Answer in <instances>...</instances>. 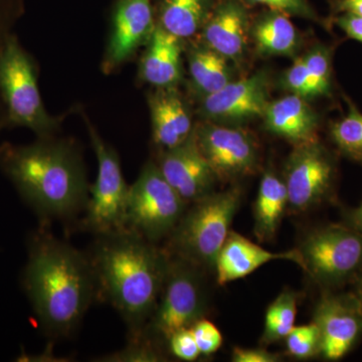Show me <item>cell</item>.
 <instances>
[{
	"instance_id": "obj_31",
	"label": "cell",
	"mask_w": 362,
	"mask_h": 362,
	"mask_svg": "<svg viewBox=\"0 0 362 362\" xmlns=\"http://www.w3.org/2000/svg\"><path fill=\"white\" fill-rule=\"evenodd\" d=\"M244 1L250 7L265 6L267 9L287 14L290 18L296 16L303 20L321 23V18H319L318 13L309 0H244Z\"/></svg>"
},
{
	"instance_id": "obj_5",
	"label": "cell",
	"mask_w": 362,
	"mask_h": 362,
	"mask_svg": "<svg viewBox=\"0 0 362 362\" xmlns=\"http://www.w3.org/2000/svg\"><path fill=\"white\" fill-rule=\"evenodd\" d=\"M240 201L242 190L232 187L195 202L173 232V246L178 257L195 266L214 267Z\"/></svg>"
},
{
	"instance_id": "obj_36",
	"label": "cell",
	"mask_w": 362,
	"mask_h": 362,
	"mask_svg": "<svg viewBox=\"0 0 362 362\" xmlns=\"http://www.w3.org/2000/svg\"><path fill=\"white\" fill-rule=\"evenodd\" d=\"M334 14L351 13L362 18V0H329Z\"/></svg>"
},
{
	"instance_id": "obj_33",
	"label": "cell",
	"mask_w": 362,
	"mask_h": 362,
	"mask_svg": "<svg viewBox=\"0 0 362 362\" xmlns=\"http://www.w3.org/2000/svg\"><path fill=\"white\" fill-rule=\"evenodd\" d=\"M171 354L183 361H194L202 356L192 327L176 331L168 339Z\"/></svg>"
},
{
	"instance_id": "obj_11",
	"label": "cell",
	"mask_w": 362,
	"mask_h": 362,
	"mask_svg": "<svg viewBox=\"0 0 362 362\" xmlns=\"http://www.w3.org/2000/svg\"><path fill=\"white\" fill-rule=\"evenodd\" d=\"M335 173L334 159L319 140L295 146L283 178L288 207L299 213L320 204L329 194Z\"/></svg>"
},
{
	"instance_id": "obj_10",
	"label": "cell",
	"mask_w": 362,
	"mask_h": 362,
	"mask_svg": "<svg viewBox=\"0 0 362 362\" xmlns=\"http://www.w3.org/2000/svg\"><path fill=\"white\" fill-rule=\"evenodd\" d=\"M194 135L218 180H235L256 170L258 146L252 135L240 126L202 121L194 126Z\"/></svg>"
},
{
	"instance_id": "obj_29",
	"label": "cell",
	"mask_w": 362,
	"mask_h": 362,
	"mask_svg": "<svg viewBox=\"0 0 362 362\" xmlns=\"http://www.w3.org/2000/svg\"><path fill=\"white\" fill-rule=\"evenodd\" d=\"M285 340L288 352L296 358H310L320 354V337L314 322L295 326Z\"/></svg>"
},
{
	"instance_id": "obj_16",
	"label": "cell",
	"mask_w": 362,
	"mask_h": 362,
	"mask_svg": "<svg viewBox=\"0 0 362 362\" xmlns=\"http://www.w3.org/2000/svg\"><path fill=\"white\" fill-rule=\"evenodd\" d=\"M251 25L250 6L244 0H218L197 40L233 65H240L247 52Z\"/></svg>"
},
{
	"instance_id": "obj_25",
	"label": "cell",
	"mask_w": 362,
	"mask_h": 362,
	"mask_svg": "<svg viewBox=\"0 0 362 362\" xmlns=\"http://www.w3.org/2000/svg\"><path fill=\"white\" fill-rule=\"evenodd\" d=\"M297 311V293L291 290L281 293L267 309L262 344L285 339L295 327Z\"/></svg>"
},
{
	"instance_id": "obj_34",
	"label": "cell",
	"mask_w": 362,
	"mask_h": 362,
	"mask_svg": "<svg viewBox=\"0 0 362 362\" xmlns=\"http://www.w3.org/2000/svg\"><path fill=\"white\" fill-rule=\"evenodd\" d=\"M331 23L337 25L347 37L362 44V18L351 13L334 14Z\"/></svg>"
},
{
	"instance_id": "obj_9",
	"label": "cell",
	"mask_w": 362,
	"mask_h": 362,
	"mask_svg": "<svg viewBox=\"0 0 362 362\" xmlns=\"http://www.w3.org/2000/svg\"><path fill=\"white\" fill-rule=\"evenodd\" d=\"M206 311V295L195 265L180 258L169 259L158 303L145 329L168 340L176 331L204 318Z\"/></svg>"
},
{
	"instance_id": "obj_1",
	"label": "cell",
	"mask_w": 362,
	"mask_h": 362,
	"mask_svg": "<svg viewBox=\"0 0 362 362\" xmlns=\"http://www.w3.org/2000/svg\"><path fill=\"white\" fill-rule=\"evenodd\" d=\"M0 171L40 218H65L86 207L90 185L82 153L70 138L0 144Z\"/></svg>"
},
{
	"instance_id": "obj_27",
	"label": "cell",
	"mask_w": 362,
	"mask_h": 362,
	"mask_svg": "<svg viewBox=\"0 0 362 362\" xmlns=\"http://www.w3.org/2000/svg\"><path fill=\"white\" fill-rule=\"evenodd\" d=\"M346 115L330 125L331 139L342 154L362 164V113L349 103Z\"/></svg>"
},
{
	"instance_id": "obj_37",
	"label": "cell",
	"mask_w": 362,
	"mask_h": 362,
	"mask_svg": "<svg viewBox=\"0 0 362 362\" xmlns=\"http://www.w3.org/2000/svg\"><path fill=\"white\" fill-rule=\"evenodd\" d=\"M350 221L352 228H356L362 235V204L350 214Z\"/></svg>"
},
{
	"instance_id": "obj_4",
	"label": "cell",
	"mask_w": 362,
	"mask_h": 362,
	"mask_svg": "<svg viewBox=\"0 0 362 362\" xmlns=\"http://www.w3.org/2000/svg\"><path fill=\"white\" fill-rule=\"evenodd\" d=\"M0 95L8 128L25 127L37 138L57 135L63 116L45 109L39 87V68L14 33L0 52Z\"/></svg>"
},
{
	"instance_id": "obj_22",
	"label": "cell",
	"mask_w": 362,
	"mask_h": 362,
	"mask_svg": "<svg viewBox=\"0 0 362 362\" xmlns=\"http://www.w3.org/2000/svg\"><path fill=\"white\" fill-rule=\"evenodd\" d=\"M218 0H153L157 25L183 42L199 37Z\"/></svg>"
},
{
	"instance_id": "obj_14",
	"label": "cell",
	"mask_w": 362,
	"mask_h": 362,
	"mask_svg": "<svg viewBox=\"0 0 362 362\" xmlns=\"http://www.w3.org/2000/svg\"><path fill=\"white\" fill-rule=\"evenodd\" d=\"M313 322L320 337V354L339 361L362 338V312L354 294H327L314 311Z\"/></svg>"
},
{
	"instance_id": "obj_28",
	"label": "cell",
	"mask_w": 362,
	"mask_h": 362,
	"mask_svg": "<svg viewBox=\"0 0 362 362\" xmlns=\"http://www.w3.org/2000/svg\"><path fill=\"white\" fill-rule=\"evenodd\" d=\"M25 13V0H0V52L6 40L16 33ZM8 128L6 107L0 95V133Z\"/></svg>"
},
{
	"instance_id": "obj_13",
	"label": "cell",
	"mask_w": 362,
	"mask_h": 362,
	"mask_svg": "<svg viewBox=\"0 0 362 362\" xmlns=\"http://www.w3.org/2000/svg\"><path fill=\"white\" fill-rule=\"evenodd\" d=\"M153 0H115L102 71L110 75L143 49L156 30Z\"/></svg>"
},
{
	"instance_id": "obj_17",
	"label": "cell",
	"mask_w": 362,
	"mask_h": 362,
	"mask_svg": "<svg viewBox=\"0 0 362 362\" xmlns=\"http://www.w3.org/2000/svg\"><path fill=\"white\" fill-rule=\"evenodd\" d=\"M290 261L303 270L304 261L299 249L286 252H271L230 230L216 259V282L228 284L251 275L262 266L273 261Z\"/></svg>"
},
{
	"instance_id": "obj_32",
	"label": "cell",
	"mask_w": 362,
	"mask_h": 362,
	"mask_svg": "<svg viewBox=\"0 0 362 362\" xmlns=\"http://www.w3.org/2000/svg\"><path fill=\"white\" fill-rule=\"evenodd\" d=\"M192 329L202 356H211L221 349L223 335L211 321L199 319L192 326Z\"/></svg>"
},
{
	"instance_id": "obj_2",
	"label": "cell",
	"mask_w": 362,
	"mask_h": 362,
	"mask_svg": "<svg viewBox=\"0 0 362 362\" xmlns=\"http://www.w3.org/2000/svg\"><path fill=\"white\" fill-rule=\"evenodd\" d=\"M23 286L42 328L66 337L84 317L97 284L90 258L39 230L28 243Z\"/></svg>"
},
{
	"instance_id": "obj_24",
	"label": "cell",
	"mask_w": 362,
	"mask_h": 362,
	"mask_svg": "<svg viewBox=\"0 0 362 362\" xmlns=\"http://www.w3.org/2000/svg\"><path fill=\"white\" fill-rule=\"evenodd\" d=\"M287 207L284 180L273 171H267L262 176L254 206L255 233L259 240L265 242L274 238Z\"/></svg>"
},
{
	"instance_id": "obj_23",
	"label": "cell",
	"mask_w": 362,
	"mask_h": 362,
	"mask_svg": "<svg viewBox=\"0 0 362 362\" xmlns=\"http://www.w3.org/2000/svg\"><path fill=\"white\" fill-rule=\"evenodd\" d=\"M187 70L192 90L202 98L218 92L233 78V64L201 40H187Z\"/></svg>"
},
{
	"instance_id": "obj_21",
	"label": "cell",
	"mask_w": 362,
	"mask_h": 362,
	"mask_svg": "<svg viewBox=\"0 0 362 362\" xmlns=\"http://www.w3.org/2000/svg\"><path fill=\"white\" fill-rule=\"evenodd\" d=\"M251 40L263 57L296 56L301 35L287 14L266 9L252 20Z\"/></svg>"
},
{
	"instance_id": "obj_19",
	"label": "cell",
	"mask_w": 362,
	"mask_h": 362,
	"mask_svg": "<svg viewBox=\"0 0 362 362\" xmlns=\"http://www.w3.org/2000/svg\"><path fill=\"white\" fill-rule=\"evenodd\" d=\"M185 42L157 25L140 59L139 80L153 89L178 88L183 78Z\"/></svg>"
},
{
	"instance_id": "obj_26",
	"label": "cell",
	"mask_w": 362,
	"mask_h": 362,
	"mask_svg": "<svg viewBox=\"0 0 362 362\" xmlns=\"http://www.w3.org/2000/svg\"><path fill=\"white\" fill-rule=\"evenodd\" d=\"M333 49L325 45H316L301 56L310 88L311 100L330 97L333 87Z\"/></svg>"
},
{
	"instance_id": "obj_6",
	"label": "cell",
	"mask_w": 362,
	"mask_h": 362,
	"mask_svg": "<svg viewBox=\"0 0 362 362\" xmlns=\"http://www.w3.org/2000/svg\"><path fill=\"white\" fill-rule=\"evenodd\" d=\"M93 149L96 154L98 175L90 185L89 199L86 204L85 226L97 235L127 230V204L130 185L124 178L120 158L108 144L85 112H81Z\"/></svg>"
},
{
	"instance_id": "obj_15",
	"label": "cell",
	"mask_w": 362,
	"mask_h": 362,
	"mask_svg": "<svg viewBox=\"0 0 362 362\" xmlns=\"http://www.w3.org/2000/svg\"><path fill=\"white\" fill-rule=\"evenodd\" d=\"M156 163L163 177L187 204L214 192L218 178L197 146L194 133L180 146L161 150Z\"/></svg>"
},
{
	"instance_id": "obj_38",
	"label": "cell",
	"mask_w": 362,
	"mask_h": 362,
	"mask_svg": "<svg viewBox=\"0 0 362 362\" xmlns=\"http://www.w3.org/2000/svg\"><path fill=\"white\" fill-rule=\"evenodd\" d=\"M356 297L358 300L359 306L362 312V273L356 278Z\"/></svg>"
},
{
	"instance_id": "obj_12",
	"label": "cell",
	"mask_w": 362,
	"mask_h": 362,
	"mask_svg": "<svg viewBox=\"0 0 362 362\" xmlns=\"http://www.w3.org/2000/svg\"><path fill=\"white\" fill-rule=\"evenodd\" d=\"M270 84L267 71L233 80L218 92L199 98L197 114L204 121L230 126L263 118L270 102Z\"/></svg>"
},
{
	"instance_id": "obj_7",
	"label": "cell",
	"mask_w": 362,
	"mask_h": 362,
	"mask_svg": "<svg viewBox=\"0 0 362 362\" xmlns=\"http://www.w3.org/2000/svg\"><path fill=\"white\" fill-rule=\"evenodd\" d=\"M185 204L161 175L156 162H147L130 185L127 230L156 242L173 232L185 214Z\"/></svg>"
},
{
	"instance_id": "obj_18",
	"label": "cell",
	"mask_w": 362,
	"mask_h": 362,
	"mask_svg": "<svg viewBox=\"0 0 362 362\" xmlns=\"http://www.w3.org/2000/svg\"><path fill=\"white\" fill-rule=\"evenodd\" d=\"M152 138L161 150L180 146L194 129L192 112L178 88L153 89L147 95Z\"/></svg>"
},
{
	"instance_id": "obj_30",
	"label": "cell",
	"mask_w": 362,
	"mask_h": 362,
	"mask_svg": "<svg viewBox=\"0 0 362 362\" xmlns=\"http://www.w3.org/2000/svg\"><path fill=\"white\" fill-rule=\"evenodd\" d=\"M161 354L157 351L149 337L144 331L139 335L130 337L127 346L120 351L105 356L99 361L104 362H152L160 361Z\"/></svg>"
},
{
	"instance_id": "obj_8",
	"label": "cell",
	"mask_w": 362,
	"mask_h": 362,
	"mask_svg": "<svg viewBox=\"0 0 362 362\" xmlns=\"http://www.w3.org/2000/svg\"><path fill=\"white\" fill-rule=\"evenodd\" d=\"M304 269L323 286L344 284L362 273V235L352 226L317 228L302 242Z\"/></svg>"
},
{
	"instance_id": "obj_3",
	"label": "cell",
	"mask_w": 362,
	"mask_h": 362,
	"mask_svg": "<svg viewBox=\"0 0 362 362\" xmlns=\"http://www.w3.org/2000/svg\"><path fill=\"white\" fill-rule=\"evenodd\" d=\"M100 291L141 334L160 297L169 259L151 242L129 230L100 235L90 258Z\"/></svg>"
},
{
	"instance_id": "obj_20",
	"label": "cell",
	"mask_w": 362,
	"mask_h": 362,
	"mask_svg": "<svg viewBox=\"0 0 362 362\" xmlns=\"http://www.w3.org/2000/svg\"><path fill=\"white\" fill-rule=\"evenodd\" d=\"M263 118L269 132L295 146L318 140L320 117L308 100L297 95L289 94L269 102Z\"/></svg>"
},
{
	"instance_id": "obj_35",
	"label": "cell",
	"mask_w": 362,
	"mask_h": 362,
	"mask_svg": "<svg viewBox=\"0 0 362 362\" xmlns=\"http://www.w3.org/2000/svg\"><path fill=\"white\" fill-rule=\"evenodd\" d=\"M233 361L235 362H276L280 361L278 354H272L263 349H245L235 347L233 349Z\"/></svg>"
}]
</instances>
